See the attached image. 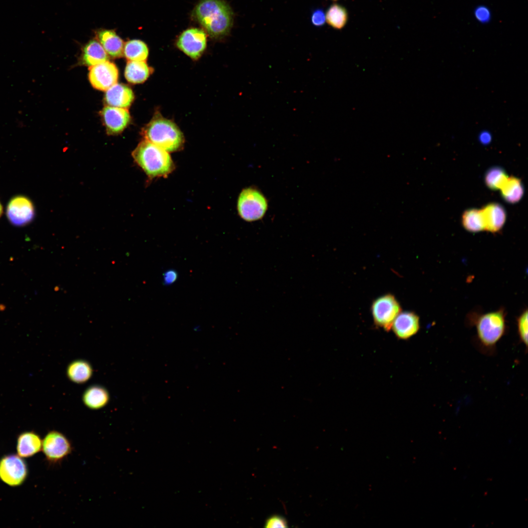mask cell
<instances>
[{
  "label": "cell",
  "mask_w": 528,
  "mask_h": 528,
  "mask_svg": "<svg viewBox=\"0 0 528 528\" xmlns=\"http://www.w3.org/2000/svg\"><path fill=\"white\" fill-rule=\"evenodd\" d=\"M42 441L40 436L34 431L21 433L17 438V451L22 458H29L41 451Z\"/></svg>",
  "instance_id": "e0dca14e"
},
{
  "label": "cell",
  "mask_w": 528,
  "mask_h": 528,
  "mask_svg": "<svg viewBox=\"0 0 528 528\" xmlns=\"http://www.w3.org/2000/svg\"><path fill=\"white\" fill-rule=\"evenodd\" d=\"M109 55L97 40L89 41L84 47L82 62L91 66L109 60Z\"/></svg>",
  "instance_id": "ffe728a7"
},
{
  "label": "cell",
  "mask_w": 528,
  "mask_h": 528,
  "mask_svg": "<svg viewBox=\"0 0 528 528\" xmlns=\"http://www.w3.org/2000/svg\"><path fill=\"white\" fill-rule=\"evenodd\" d=\"M178 274L176 270L169 269L163 274V282L165 286H169L174 283L177 280Z\"/></svg>",
  "instance_id": "4dcf8cb0"
},
{
  "label": "cell",
  "mask_w": 528,
  "mask_h": 528,
  "mask_svg": "<svg viewBox=\"0 0 528 528\" xmlns=\"http://www.w3.org/2000/svg\"><path fill=\"white\" fill-rule=\"evenodd\" d=\"M310 21L311 23L315 26H323L326 22V14L323 10L321 8H317L313 10L311 14Z\"/></svg>",
  "instance_id": "f546056e"
},
{
  "label": "cell",
  "mask_w": 528,
  "mask_h": 528,
  "mask_svg": "<svg viewBox=\"0 0 528 528\" xmlns=\"http://www.w3.org/2000/svg\"><path fill=\"white\" fill-rule=\"evenodd\" d=\"M132 156L151 178L167 176L175 168L168 152L145 139L138 144Z\"/></svg>",
  "instance_id": "7a4b0ae2"
},
{
  "label": "cell",
  "mask_w": 528,
  "mask_h": 528,
  "mask_svg": "<svg viewBox=\"0 0 528 528\" xmlns=\"http://www.w3.org/2000/svg\"><path fill=\"white\" fill-rule=\"evenodd\" d=\"M28 475L25 461L19 455L9 454L0 460V479L11 486L22 484Z\"/></svg>",
  "instance_id": "52a82bcc"
},
{
  "label": "cell",
  "mask_w": 528,
  "mask_h": 528,
  "mask_svg": "<svg viewBox=\"0 0 528 528\" xmlns=\"http://www.w3.org/2000/svg\"><path fill=\"white\" fill-rule=\"evenodd\" d=\"M401 311V308L398 301L390 293L375 299L371 306L372 315L375 325L386 331L391 330L394 320Z\"/></svg>",
  "instance_id": "8992f818"
},
{
  "label": "cell",
  "mask_w": 528,
  "mask_h": 528,
  "mask_svg": "<svg viewBox=\"0 0 528 528\" xmlns=\"http://www.w3.org/2000/svg\"><path fill=\"white\" fill-rule=\"evenodd\" d=\"M82 400L88 408L98 410L105 407L110 400V395L108 390L99 385L88 387L84 392Z\"/></svg>",
  "instance_id": "ac0fdd59"
},
{
  "label": "cell",
  "mask_w": 528,
  "mask_h": 528,
  "mask_svg": "<svg viewBox=\"0 0 528 528\" xmlns=\"http://www.w3.org/2000/svg\"><path fill=\"white\" fill-rule=\"evenodd\" d=\"M88 78L92 86L100 90H107L117 83L118 70L109 60L90 66Z\"/></svg>",
  "instance_id": "8fae6325"
},
{
  "label": "cell",
  "mask_w": 528,
  "mask_h": 528,
  "mask_svg": "<svg viewBox=\"0 0 528 528\" xmlns=\"http://www.w3.org/2000/svg\"><path fill=\"white\" fill-rule=\"evenodd\" d=\"M123 55L128 61H146L149 55V49L143 41L132 39L124 44Z\"/></svg>",
  "instance_id": "603a6c76"
},
{
  "label": "cell",
  "mask_w": 528,
  "mask_h": 528,
  "mask_svg": "<svg viewBox=\"0 0 528 528\" xmlns=\"http://www.w3.org/2000/svg\"><path fill=\"white\" fill-rule=\"evenodd\" d=\"M463 227L471 232L484 230V224L481 209L472 208L464 212L462 217Z\"/></svg>",
  "instance_id": "d4e9b609"
},
{
  "label": "cell",
  "mask_w": 528,
  "mask_h": 528,
  "mask_svg": "<svg viewBox=\"0 0 528 528\" xmlns=\"http://www.w3.org/2000/svg\"></svg>",
  "instance_id": "836d02e7"
},
{
  "label": "cell",
  "mask_w": 528,
  "mask_h": 528,
  "mask_svg": "<svg viewBox=\"0 0 528 528\" xmlns=\"http://www.w3.org/2000/svg\"><path fill=\"white\" fill-rule=\"evenodd\" d=\"M193 16L208 34L215 39L227 35L233 24L234 13L224 0H200Z\"/></svg>",
  "instance_id": "6da1fadb"
},
{
  "label": "cell",
  "mask_w": 528,
  "mask_h": 528,
  "mask_svg": "<svg viewBox=\"0 0 528 528\" xmlns=\"http://www.w3.org/2000/svg\"><path fill=\"white\" fill-rule=\"evenodd\" d=\"M469 324L476 327L477 340L480 347L485 352H493L497 342L506 330L505 309L484 314L473 313L469 316Z\"/></svg>",
  "instance_id": "3957f363"
},
{
  "label": "cell",
  "mask_w": 528,
  "mask_h": 528,
  "mask_svg": "<svg viewBox=\"0 0 528 528\" xmlns=\"http://www.w3.org/2000/svg\"><path fill=\"white\" fill-rule=\"evenodd\" d=\"M2 212H3L2 206L1 204V203L0 202V217L2 215Z\"/></svg>",
  "instance_id": "d6a6232c"
},
{
  "label": "cell",
  "mask_w": 528,
  "mask_h": 528,
  "mask_svg": "<svg viewBox=\"0 0 528 528\" xmlns=\"http://www.w3.org/2000/svg\"><path fill=\"white\" fill-rule=\"evenodd\" d=\"M517 331L520 341L528 349V310H525L517 319Z\"/></svg>",
  "instance_id": "4316f807"
},
{
  "label": "cell",
  "mask_w": 528,
  "mask_h": 528,
  "mask_svg": "<svg viewBox=\"0 0 528 528\" xmlns=\"http://www.w3.org/2000/svg\"><path fill=\"white\" fill-rule=\"evenodd\" d=\"M6 214L9 222L16 226H23L30 223L35 216L32 202L24 196L13 197L8 202Z\"/></svg>",
  "instance_id": "30bf717a"
},
{
  "label": "cell",
  "mask_w": 528,
  "mask_h": 528,
  "mask_svg": "<svg viewBox=\"0 0 528 528\" xmlns=\"http://www.w3.org/2000/svg\"><path fill=\"white\" fill-rule=\"evenodd\" d=\"M481 210L484 224V230L492 233L499 231L506 220V213L503 206L497 203H491Z\"/></svg>",
  "instance_id": "9a60e30c"
},
{
  "label": "cell",
  "mask_w": 528,
  "mask_h": 528,
  "mask_svg": "<svg viewBox=\"0 0 528 528\" xmlns=\"http://www.w3.org/2000/svg\"><path fill=\"white\" fill-rule=\"evenodd\" d=\"M267 209V201L263 194L254 188H247L240 193L237 202L239 216L247 221L261 219Z\"/></svg>",
  "instance_id": "5b68a950"
},
{
  "label": "cell",
  "mask_w": 528,
  "mask_h": 528,
  "mask_svg": "<svg viewBox=\"0 0 528 528\" xmlns=\"http://www.w3.org/2000/svg\"><path fill=\"white\" fill-rule=\"evenodd\" d=\"M473 15L478 22L483 24L488 23L492 17L490 9L484 5L477 6L474 10Z\"/></svg>",
  "instance_id": "83f0119b"
},
{
  "label": "cell",
  "mask_w": 528,
  "mask_h": 528,
  "mask_svg": "<svg viewBox=\"0 0 528 528\" xmlns=\"http://www.w3.org/2000/svg\"><path fill=\"white\" fill-rule=\"evenodd\" d=\"M100 114L107 132L109 135L122 132L131 120L127 109L108 106L102 109Z\"/></svg>",
  "instance_id": "7c38bea8"
},
{
  "label": "cell",
  "mask_w": 528,
  "mask_h": 528,
  "mask_svg": "<svg viewBox=\"0 0 528 528\" xmlns=\"http://www.w3.org/2000/svg\"><path fill=\"white\" fill-rule=\"evenodd\" d=\"M505 170L499 167L489 169L485 175V183L491 190L500 189L508 178Z\"/></svg>",
  "instance_id": "484cf974"
},
{
  "label": "cell",
  "mask_w": 528,
  "mask_h": 528,
  "mask_svg": "<svg viewBox=\"0 0 528 528\" xmlns=\"http://www.w3.org/2000/svg\"><path fill=\"white\" fill-rule=\"evenodd\" d=\"M348 14L346 9L337 3L331 4L326 13V21L334 29L340 30L346 24Z\"/></svg>",
  "instance_id": "cb8c5ba5"
},
{
  "label": "cell",
  "mask_w": 528,
  "mask_h": 528,
  "mask_svg": "<svg viewBox=\"0 0 528 528\" xmlns=\"http://www.w3.org/2000/svg\"><path fill=\"white\" fill-rule=\"evenodd\" d=\"M153 71V68L146 61H128L125 69V77L130 83L141 84L146 81Z\"/></svg>",
  "instance_id": "d6986e66"
},
{
  "label": "cell",
  "mask_w": 528,
  "mask_h": 528,
  "mask_svg": "<svg viewBox=\"0 0 528 528\" xmlns=\"http://www.w3.org/2000/svg\"><path fill=\"white\" fill-rule=\"evenodd\" d=\"M141 134L144 139L169 153L179 150L184 144L183 134L177 126L159 112L142 129Z\"/></svg>",
  "instance_id": "277c9868"
},
{
  "label": "cell",
  "mask_w": 528,
  "mask_h": 528,
  "mask_svg": "<svg viewBox=\"0 0 528 528\" xmlns=\"http://www.w3.org/2000/svg\"><path fill=\"white\" fill-rule=\"evenodd\" d=\"M176 45L185 54L197 60L200 58L206 48V33L199 28H188L179 36Z\"/></svg>",
  "instance_id": "9c48e42d"
},
{
  "label": "cell",
  "mask_w": 528,
  "mask_h": 528,
  "mask_svg": "<svg viewBox=\"0 0 528 528\" xmlns=\"http://www.w3.org/2000/svg\"><path fill=\"white\" fill-rule=\"evenodd\" d=\"M265 528H287V522L283 516L274 515L266 519L264 525Z\"/></svg>",
  "instance_id": "f1b7e54d"
},
{
  "label": "cell",
  "mask_w": 528,
  "mask_h": 528,
  "mask_svg": "<svg viewBox=\"0 0 528 528\" xmlns=\"http://www.w3.org/2000/svg\"><path fill=\"white\" fill-rule=\"evenodd\" d=\"M500 190L504 200L509 203L518 202L524 193V188L521 180L514 176H508Z\"/></svg>",
  "instance_id": "7402d4cb"
},
{
  "label": "cell",
  "mask_w": 528,
  "mask_h": 528,
  "mask_svg": "<svg viewBox=\"0 0 528 528\" xmlns=\"http://www.w3.org/2000/svg\"><path fill=\"white\" fill-rule=\"evenodd\" d=\"M96 37L109 56L113 58L123 56L125 44L113 30L101 29L97 31Z\"/></svg>",
  "instance_id": "2e32d148"
},
{
  "label": "cell",
  "mask_w": 528,
  "mask_h": 528,
  "mask_svg": "<svg viewBox=\"0 0 528 528\" xmlns=\"http://www.w3.org/2000/svg\"><path fill=\"white\" fill-rule=\"evenodd\" d=\"M93 368L91 364L83 359L75 360L69 363L66 369L68 379L77 384H83L92 376Z\"/></svg>",
  "instance_id": "44dd1931"
},
{
  "label": "cell",
  "mask_w": 528,
  "mask_h": 528,
  "mask_svg": "<svg viewBox=\"0 0 528 528\" xmlns=\"http://www.w3.org/2000/svg\"><path fill=\"white\" fill-rule=\"evenodd\" d=\"M391 329L398 339L407 340L419 330V317L412 311L400 312L394 320Z\"/></svg>",
  "instance_id": "4fadbf2b"
},
{
  "label": "cell",
  "mask_w": 528,
  "mask_h": 528,
  "mask_svg": "<svg viewBox=\"0 0 528 528\" xmlns=\"http://www.w3.org/2000/svg\"><path fill=\"white\" fill-rule=\"evenodd\" d=\"M491 138L490 133L486 131L481 132L479 137L480 141L483 144L489 143L491 140Z\"/></svg>",
  "instance_id": "1f68e13d"
},
{
  "label": "cell",
  "mask_w": 528,
  "mask_h": 528,
  "mask_svg": "<svg viewBox=\"0 0 528 528\" xmlns=\"http://www.w3.org/2000/svg\"><path fill=\"white\" fill-rule=\"evenodd\" d=\"M42 450L47 461L50 463L62 462L72 451L69 440L57 431H49L42 441Z\"/></svg>",
  "instance_id": "ba28073f"
},
{
  "label": "cell",
  "mask_w": 528,
  "mask_h": 528,
  "mask_svg": "<svg viewBox=\"0 0 528 528\" xmlns=\"http://www.w3.org/2000/svg\"><path fill=\"white\" fill-rule=\"evenodd\" d=\"M134 95L132 89L123 84H115L108 89L105 101L109 106L127 109L133 101Z\"/></svg>",
  "instance_id": "5bb4252c"
}]
</instances>
